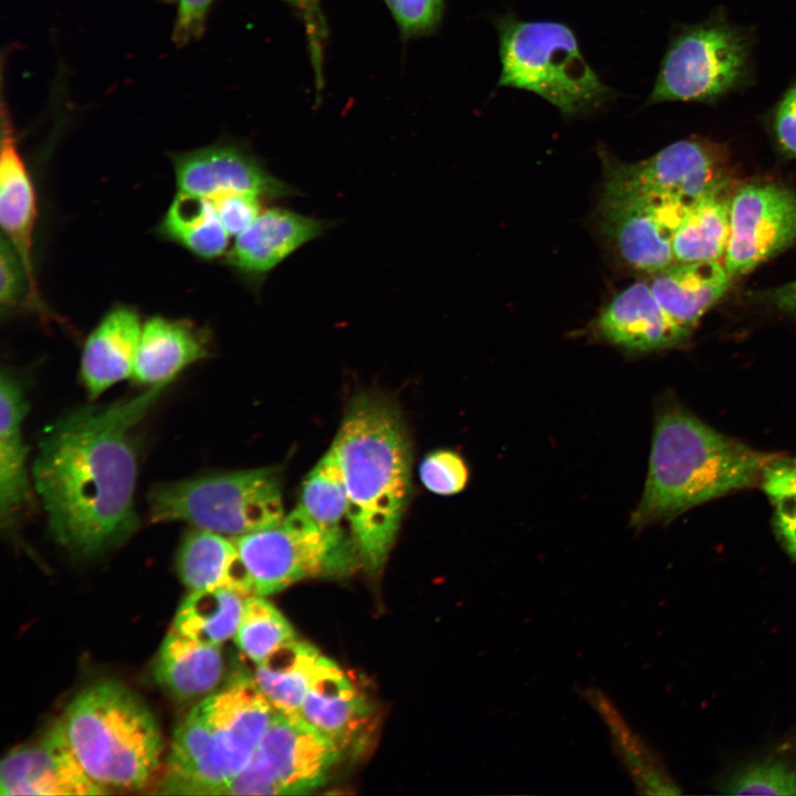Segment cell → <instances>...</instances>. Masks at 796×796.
<instances>
[{"mask_svg":"<svg viewBox=\"0 0 796 796\" xmlns=\"http://www.w3.org/2000/svg\"><path fill=\"white\" fill-rule=\"evenodd\" d=\"M796 241V193L777 184L742 187L731 200L725 269L748 273Z\"/></svg>","mask_w":796,"mask_h":796,"instance_id":"12","label":"cell"},{"mask_svg":"<svg viewBox=\"0 0 796 796\" xmlns=\"http://www.w3.org/2000/svg\"><path fill=\"white\" fill-rule=\"evenodd\" d=\"M177 4L174 41L185 45L203 33L208 10L214 0H167Z\"/></svg>","mask_w":796,"mask_h":796,"instance_id":"40","label":"cell"},{"mask_svg":"<svg viewBox=\"0 0 796 796\" xmlns=\"http://www.w3.org/2000/svg\"><path fill=\"white\" fill-rule=\"evenodd\" d=\"M346 486L347 521L370 573L384 566L411 489V443L397 406L367 392L348 406L332 444Z\"/></svg>","mask_w":796,"mask_h":796,"instance_id":"2","label":"cell"},{"mask_svg":"<svg viewBox=\"0 0 796 796\" xmlns=\"http://www.w3.org/2000/svg\"><path fill=\"white\" fill-rule=\"evenodd\" d=\"M0 304L1 311H14L25 304L34 311L32 291L19 255L2 235L0 244Z\"/></svg>","mask_w":796,"mask_h":796,"instance_id":"36","label":"cell"},{"mask_svg":"<svg viewBox=\"0 0 796 796\" xmlns=\"http://www.w3.org/2000/svg\"><path fill=\"white\" fill-rule=\"evenodd\" d=\"M178 191L205 198L229 192L260 197L290 196L293 189L270 175L247 149L233 143H217L170 156Z\"/></svg>","mask_w":796,"mask_h":796,"instance_id":"15","label":"cell"},{"mask_svg":"<svg viewBox=\"0 0 796 796\" xmlns=\"http://www.w3.org/2000/svg\"><path fill=\"white\" fill-rule=\"evenodd\" d=\"M0 788L3 796L104 795L74 754L62 723L36 743L11 751L2 761Z\"/></svg>","mask_w":796,"mask_h":796,"instance_id":"13","label":"cell"},{"mask_svg":"<svg viewBox=\"0 0 796 796\" xmlns=\"http://www.w3.org/2000/svg\"><path fill=\"white\" fill-rule=\"evenodd\" d=\"M779 454L755 450L710 427L680 405L657 411L648 473L629 524L637 531L761 483Z\"/></svg>","mask_w":796,"mask_h":796,"instance_id":"3","label":"cell"},{"mask_svg":"<svg viewBox=\"0 0 796 796\" xmlns=\"http://www.w3.org/2000/svg\"><path fill=\"white\" fill-rule=\"evenodd\" d=\"M716 787L727 795H796V736L727 769Z\"/></svg>","mask_w":796,"mask_h":796,"instance_id":"31","label":"cell"},{"mask_svg":"<svg viewBox=\"0 0 796 796\" xmlns=\"http://www.w3.org/2000/svg\"><path fill=\"white\" fill-rule=\"evenodd\" d=\"M385 1L401 31L407 35L433 30L441 18L443 0Z\"/></svg>","mask_w":796,"mask_h":796,"instance_id":"37","label":"cell"},{"mask_svg":"<svg viewBox=\"0 0 796 796\" xmlns=\"http://www.w3.org/2000/svg\"><path fill=\"white\" fill-rule=\"evenodd\" d=\"M761 485L774 506V528L796 561V460L778 455L765 469Z\"/></svg>","mask_w":796,"mask_h":796,"instance_id":"34","label":"cell"},{"mask_svg":"<svg viewBox=\"0 0 796 796\" xmlns=\"http://www.w3.org/2000/svg\"><path fill=\"white\" fill-rule=\"evenodd\" d=\"M142 331L138 311L121 304L107 311L90 333L82 350L80 375L92 399L132 378Z\"/></svg>","mask_w":796,"mask_h":796,"instance_id":"18","label":"cell"},{"mask_svg":"<svg viewBox=\"0 0 796 796\" xmlns=\"http://www.w3.org/2000/svg\"><path fill=\"white\" fill-rule=\"evenodd\" d=\"M222 671L219 645L198 641L172 627L160 646L154 668L157 682L182 699L200 696L214 689Z\"/></svg>","mask_w":796,"mask_h":796,"instance_id":"25","label":"cell"},{"mask_svg":"<svg viewBox=\"0 0 796 796\" xmlns=\"http://www.w3.org/2000/svg\"><path fill=\"white\" fill-rule=\"evenodd\" d=\"M419 476L426 489L432 493L454 495L467 486L470 470L460 453L440 449L425 457L419 467Z\"/></svg>","mask_w":796,"mask_h":796,"instance_id":"35","label":"cell"},{"mask_svg":"<svg viewBox=\"0 0 796 796\" xmlns=\"http://www.w3.org/2000/svg\"><path fill=\"white\" fill-rule=\"evenodd\" d=\"M245 598L224 587L192 590L180 604L172 628L198 641L220 645L234 637Z\"/></svg>","mask_w":796,"mask_h":796,"instance_id":"30","label":"cell"},{"mask_svg":"<svg viewBox=\"0 0 796 796\" xmlns=\"http://www.w3.org/2000/svg\"><path fill=\"white\" fill-rule=\"evenodd\" d=\"M583 696L604 721L614 751L638 792L647 795L680 794L679 786L662 762L631 730L615 704L597 689L585 690Z\"/></svg>","mask_w":796,"mask_h":796,"instance_id":"26","label":"cell"},{"mask_svg":"<svg viewBox=\"0 0 796 796\" xmlns=\"http://www.w3.org/2000/svg\"><path fill=\"white\" fill-rule=\"evenodd\" d=\"M298 714L341 750L363 725L367 706L344 671L322 656Z\"/></svg>","mask_w":796,"mask_h":796,"instance_id":"22","label":"cell"},{"mask_svg":"<svg viewBox=\"0 0 796 796\" xmlns=\"http://www.w3.org/2000/svg\"><path fill=\"white\" fill-rule=\"evenodd\" d=\"M29 406L18 379L8 371L0 377V516L11 526L29 506L32 489L28 472V448L22 426Z\"/></svg>","mask_w":796,"mask_h":796,"instance_id":"21","label":"cell"},{"mask_svg":"<svg viewBox=\"0 0 796 796\" xmlns=\"http://www.w3.org/2000/svg\"><path fill=\"white\" fill-rule=\"evenodd\" d=\"M295 639L286 618L260 595L245 598L243 614L234 635L240 650L255 663L279 646Z\"/></svg>","mask_w":796,"mask_h":796,"instance_id":"33","label":"cell"},{"mask_svg":"<svg viewBox=\"0 0 796 796\" xmlns=\"http://www.w3.org/2000/svg\"><path fill=\"white\" fill-rule=\"evenodd\" d=\"M767 298L779 310L796 315V280L769 291Z\"/></svg>","mask_w":796,"mask_h":796,"instance_id":"42","label":"cell"},{"mask_svg":"<svg viewBox=\"0 0 796 796\" xmlns=\"http://www.w3.org/2000/svg\"><path fill=\"white\" fill-rule=\"evenodd\" d=\"M151 522H186L226 536L274 525L285 515L274 469L211 473L161 483L148 495Z\"/></svg>","mask_w":796,"mask_h":796,"instance_id":"8","label":"cell"},{"mask_svg":"<svg viewBox=\"0 0 796 796\" xmlns=\"http://www.w3.org/2000/svg\"><path fill=\"white\" fill-rule=\"evenodd\" d=\"M294 7L303 18L310 38L312 57L315 69L321 73L322 40L325 35V25L321 11L320 0H284Z\"/></svg>","mask_w":796,"mask_h":796,"instance_id":"41","label":"cell"},{"mask_svg":"<svg viewBox=\"0 0 796 796\" xmlns=\"http://www.w3.org/2000/svg\"><path fill=\"white\" fill-rule=\"evenodd\" d=\"M325 229L324 221L286 209H269L238 234L227 254L228 264L247 276L263 275Z\"/></svg>","mask_w":796,"mask_h":796,"instance_id":"19","label":"cell"},{"mask_svg":"<svg viewBox=\"0 0 796 796\" xmlns=\"http://www.w3.org/2000/svg\"><path fill=\"white\" fill-rule=\"evenodd\" d=\"M36 220L34 186L18 147L11 116L2 98L0 155V222L2 235L9 241L25 269L34 304L41 317L52 315L39 289L33 262V232Z\"/></svg>","mask_w":796,"mask_h":796,"instance_id":"16","label":"cell"},{"mask_svg":"<svg viewBox=\"0 0 796 796\" xmlns=\"http://www.w3.org/2000/svg\"><path fill=\"white\" fill-rule=\"evenodd\" d=\"M611 164L639 190L678 200L691 207L724 186L718 146L695 138L677 140L636 164Z\"/></svg>","mask_w":796,"mask_h":796,"instance_id":"14","label":"cell"},{"mask_svg":"<svg viewBox=\"0 0 796 796\" xmlns=\"http://www.w3.org/2000/svg\"><path fill=\"white\" fill-rule=\"evenodd\" d=\"M321 657L312 645L290 640L256 663L254 681L277 712L298 713Z\"/></svg>","mask_w":796,"mask_h":796,"instance_id":"27","label":"cell"},{"mask_svg":"<svg viewBox=\"0 0 796 796\" xmlns=\"http://www.w3.org/2000/svg\"><path fill=\"white\" fill-rule=\"evenodd\" d=\"M210 334L195 322L160 315L145 322L132 378L139 385H169L210 354Z\"/></svg>","mask_w":796,"mask_h":796,"instance_id":"20","label":"cell"},{"mask_svg":"<svg viewBox=\"0 0 796 796\" xmlns=\"http://www.w3.org/2000/svg\"><path fill=\"white\" fill-rule=\"evenodd\" d=\"M61 723L85 772L106 788L142 787L157 769L158 725L142 700L117 682L83 690Z\"/></svg>","mask_w":796,"mask_h":796,"instance_id":"5","label":"cell"},{"mask_svg":"<svg viewBox=\"0 0 796 796\" xmlns=\"http://www.w3.org/2000/svg\"><path fill=\"white\" fill-rule=\"evenodd\" d=\"M254 595L277 593L313 576L336 575L352 565L355 545L326 534L297 506L279 523L235 537Z\"/></svg>","mask_w":796,"mask_h":796,"instance_id":"9","label":"cell"},{"mask_svg":"<svg viewBox=\"0 0 796 796\" xmlns=\"http://www.w3.org/2000/svg\"><path fill=\"white\" fill-rule=\"evenodd\" d=\"M176 566L181 582L191 591L224 587L244 597L254 595L235 542L226 535L192 527L181 540Z\"/></svg>","mask_w":796,"mask_h":796,"instance_id":"23","label":"cell"},{"mask_svg":"<svg viewBox=\"0 0 796 796\" xmlns=\"http://www.w3.org/2000/svg\"><path fill=\"white\" fill-rule=\"evenodd\" d=\"M755 34L734 24L723 9L693 24L674 27L647 104L714 105L754 81Z\"/></svg>","mask_w":796,"mask_h":796,"instance_id":"7","label":"cell"},{"mask_svg":"<svg viewBox=\"0 0 796 796\" xmlns=\"http://www.w3.org/2000/svg\"><path fill=\"white\" fill-rule=\"evenodd\" d=\"M210 200L229 235L241 233L260 214V196L254 193L229 192Z\"/></svg>","mask_w":796,"mask_h":796,"instance_id":"38","label":"cell"},{"mask_svg":"<svg viewBox=\"0 0 796 796\" xmlns=\"http://www.w3.org/2000/svg\"><path fill=\"white\" fill-rule=\"evenodd\" d=\"M594 331L629 355L681 346L691 334L663 311L646 281L619 292L596 318Z\"/></svg>","mask_w":796,"mask_h":796,"instance_id":"17","label":"cell"},{"mask_svg":"<svg viewBox=\"0 0 796 796\" xmlns=\"http://www.w3.org/2000/svg\"><path fill=\"white\" fill-rule=\"evenodd\" d=\"M768 117L772 133L781 149L796 157V78L773 105Z\"/></svg>","mask_w":796,"mask_h":796,"instance_id":"39","label":"cell"},{"mask_svg":"<svg viewBox=\"0 0 796 796\" xmlns=\"http://www.w3.org/2000/svg\"><path fill=\"white\" fill-rule=\"evenodd\" d=\"M339 748L298 713L275 712L248 765L219 795H291L320 786Z\"/></svg>","mask_w":796,"mask_h":796,"instance_id":"10","label":"cell"},{"mask_svg":"<svg viewBox=\"0 0 796 796\" xmlns=\"http://www.w3.org/2000/svg\"><path fill=\"white\" fill-rule=\"evenodd\" d=\"M159 233L205 260L222 255L229 243V233L211 200L182 191L168 207Z\"/></svg>","mask_w":796,"mask_h":796,"instance_id":"29","label":"cell"},{"mask_svg":"<svg viewBox=\"0 0 796 796\" xmlns=\"http://www.w3.org/2000/svg\"><path fill=\"white\" fill-rule=\"evenodd\" d=\"M689 208L643 192L607 167L601 198L605 231L630 268L656 274L673 264L672 239Z\"/></svg>","mask_w":796,"mask_h":796,"instance_id":"11","label":"cell"},{"mask_svg":"<svg viewBox=\"0 0 796 796\" xmlns=\"http://www.w3.org/2000/svg\"><path fill=\"white\" fill-rule=\"evenodd\" d=\"M275 712L254 679L247 677L208 695L174 734L163 792L219 795L248 765Z\"/></svg>","mask_w":796,"mask_h":796,"instance_id":"4","label":"cell"},{"mask_svg":"<svg viewBox=\"0 0 796 796\" xmlns=\"http://www.w3.org/2000/svg\"><path fill=\"white\" fill-rule=\"evenodd\" d=\"M494 23L502 65L498 86L532 92L567 118L594 112L614 97L567 24L521 20L511 12Z\"/></svg>","mask_w":796,"mask_h":796,"instance_id":"6","label":"cell"},{"mask_svg":"<svg viewBox=\"0 0 796 796\" xmlns=\"http://www.w3.org/2000/svg\"><path fill=\"white\" fill-rule=\"evenodd\" d=\"M167 386L74 408L42 434L32 480L53 538L71 554L102 555L138 530L133 429Z\"/></svg>","mask_w":796,"mask_h":796,"instance_id":"1","label":"cell"},{"mask_svg":"<svg viewBox=\"0 0 796 796\" xmlns=\"http://www.w3.org/2000/svg\"><path fill=\"white\" fill-rule=\"evenodd\" d=\"M731 276L716 261L679 262L654 274L653 296L681 327L691 331L726 292Z\"/></svg>","mask_w":796,"mask_h":796,"instance_id":"24","label":"cell"},{"mask_svg":"<svg viewBox=\"0 0 796 796\" xmlns=\"http://www.w3.org/2000/svg\"><path fill=\"white\" fill-rule=\"evenodd\" d=\"M298 506L332 538L349 542L343 528L348 511L347 492L332 446L306 476Z\"/></svg>","mask_w":796,"mask_h":796,"instance_id":"32","label":"cell"},{"mask_svg":"<svg viewBox=\"0 0 796 796\" xmlns=\"http://www.w3.org/2000/svg\"><path fill=\"white\" fill-rule=\"evenodd\" d=\"M720 187L694 202L672 239L678 262L716 261L725 253L730 233L731 200Z\"/></svg>","mask_w":796,"mask_h":796,"instance_id":"28","label":"cell"}]
</instances>
